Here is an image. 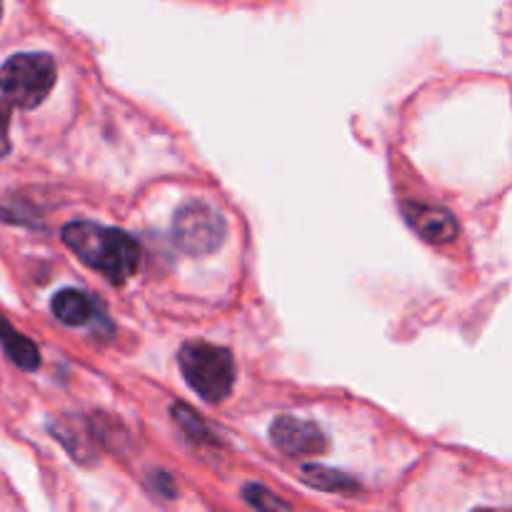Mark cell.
<instances>
[{"label": "cell", "mask_w": 512, "mask_h": 512, "mask_svg": "<svg viewBox=\"0 0 512 512\" xmlns=\"http://www.w3.org/2000/svg\"><path fill=\"white\" fill-rule=\"evenodd\" d=\"M183 378L195 393L208 403H220L230 395L235 383L233 355L220 345L193 340L185 343L178 353Z\"/></svg>", "instance_id": "cell-2"}, {"label": "cell", "mask_w": 512, "mask_h": 512, "mask_svg": "<svg viewBox=\"0 0 512 512\" xmlns=\"http://www.w3.org/2000/svg\"><path fill=\"white\" fill-rule=\"evenodd\" d=\"M0 345L8 353V358L13 360L18 368L23 370H38L40 368V353L38 345L30 338L20 335L13 325H8L5 320H0Z\"/></svg>", "instance_id": "cell-8"}, {"label": "cell", "mask_w": 512, "mask_h": 512, "mask_svg": "<svg viewBox=\"0 0 512 512\" xmlns=\"http://www.w3.org/2000/svg\"><path fill=\"white\" fill-rule=\"evenodd\" d=\"M243 500L258 510H288L290 508L285 500H280L278 495L270 493V490L263 488V485H245Z\"/></svg>", "instance_id": "cell-11"}, {"label": "cell", "mask_w": 512, "mask_h": 512, "mask_svg": "<svg viewBox=\"0 0 512 512\" xmlns=\"http://www.w3.org/2000/svg\"><path fill=\"white\" fill-rule=\"evenodd\" d=\"M8 128H10V108L5 100H0V158L10 153Z\"/></svg>", "instance_id": "cell-12"}, {"label": "cell", "mask_w": 512, "mask_h": 512, "mask_svg": "<svg viewBox=\"0 0 512 512\" xmlns=\"http://www.w3.org/2000/svg\"><path fill=\"white\" fill-rule=\"evenodd\" d=\"M58 70L45 53H20L0 65V93L18 108H38L53 90Z\"/></svg>", "instance_id": "cell-3"}, {"label": "cell", "mask_w": 512, "mask_h": 512, "mask_svg": "<svg viewBox=\"0 0 512 512\" xmlns=\"http://www.w3.org/2000/svg\"><path fill=\"white\" fill-rule=\"evenodd\" d=\"M403 215L410 228L428 243L445 245L458 238V220L445 208L425 203H403Z\"/></svg>", "instance_id": "cell-6"}, {"label": "cell", "mask_w": 512, "mask_h": 512, "mask_svg": "<svg viewBox=\"0 0 512 512\" xmlns=\"http://www.w3.org/2000/svg\"><path fill=\"white\" fill-rule=\"evenodd\" d=\"M0 15H3V0H0Z\"/></svg>", "instance_id": "cell-13"}, {"label": "cell", "mask_w": 512, "mask_h": 512, "mask_svg": "<svg viewBox=\"0 0 512 512\" xmlns=\"http://www.w3.org/2000/svg\"><path fill=\"white\" fill-rule=\"evenodd\" d=\"M50 308H53V315L60 323L73 325V328L75 325H85L93 318V303H90V298L73 288L60 290L53 298V303H50Z\"/></svg>", "instance_id": "cell-9"}, {"label": "cell", "mask_w": 512, "mask_h": 512, "mask_svg": "<svg viewBox=\"0 0 512 512\" xmlns=\"http://www.w3.org/2000/svg\"><path fill=\"white\" fill-rule=\"evenodd\" d=\"M63 240L85 265L115 285H123L138 273L140 248L125 230L78 220L63 228Z\"/></svg>", "instance_id": "cell-1"}, {"label": "cell", "mask_w": 512, "mask_h": 512, "mask_svg": "<svg viewBox=\"0 0 512 512\" xmlns=\"http://www.w3.org/2000/svg\"><path fill=\"white\" fill-rule=\"evenodd\" d=\"M270 440L288 458H310V455H320L328 450V438L320 425L293 418V415H280L270 425Z\"/></svg>", "instance_id": "cell-5"}, {"label": "cell", "mask_w": 512, "mask_h": 512, "mask_svg": "<svg viewBox=\"0 0 512 512\" xmlns=\"http://www.w3.org/2000/svg\"><path fill=\"white\" fill-rule=\"evenodd\" d=\"M228 238V220L215 205L205 200H188L178 208L173 218V240L185 255L215 253Z\"/></svg>", "instance_id": "cell-4"}, {"label": "cell", "mask_w": 512, "mask_h": 512, "mask_svg": "<svg viewBox=\"0 0 512 512\" xmlns=\"http://www.w3.org/2000/svg\"><path fill=\"white\" fill-rule=\"evenodd\" d=\"M170 415H173V423L178 425V428L183 430V433L188 435L193 443H213V435H210L205 420L200 418L198 413H193L188 405H183V403L173 405V408H170Z\"/></svg>", "instance_id": "cell-10"}, {"label": "cell", "mask_w": 512, "mask_h": 512, "mask_svg": "<svg viewBox=\"0 0 512 512\" xmlns=\"http://www.w3.org/2000/svg\"><path fill=\"white\" fill-rule=\"evenodd\" d=\"M300 480H303L305 485H310V488H318L330 495H345V498H353V495H358L360 490H363L358 480L340 473V470L323 468V465H305V468L300 470Z\"/></svg>", "instance_id": "cell-7"}]
</instances>
